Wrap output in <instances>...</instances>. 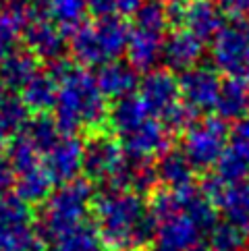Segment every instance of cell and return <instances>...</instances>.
<instances>
[{
	"label": "cell",
	"instance_id": "1",
	"mask_svg": "<svg viewBox=\"0 0 249 251\" xmlns=\"http://www.w3.org/2000/svg\"><path fill=\"white\" fill-rule=\"evenodd\" d=\"M149 212L156 222L154 251H191L199 245L203 232L212 230L216 220V212L206 193L198 191L193 185L158 193Z\"/></svg>",
	"mask_w": 249,
	"mask_h": 251
},
{
	"label": "cell",
	"instance_id": "2",
	"mask_svg": "<svg viewBox=\"0 0 249 251\" xmlns=\"http://www.w3.org/2000/svg\"><path fill=\"white\" fill-rule=\"evenodd\" d=\"M98 235L112 251H135L152 243L156 222L139 193L106 189L94 200Z\"/></svg>",
	"mask_w": 249,
	"mask_h": 251
},
{
	"label": "cell",
	"instance_id": "3",
	"mask_svg": "<svg viewBox=\"0 0 249 251\" xmlns=\"http://www.w3.org/2000/svg\"><path fill=\"white\" fill-rule=\"evenodd\" d=\"M54 81L60 83L58 92V129L75 131L79 125H98L106 119L104 96L96 79L83 69H75L69 62L58 60L50 69Z\"/></svg>",
	"mask_w": 249,
	"mask_h": 251
},
{
	"label": "cell",
	"instance_id": "4",
	"mask_svg": "<svg viewBox=\"0 0 249 251\" xmlns=\"http://www.w3.org/2000/svg\"><path fill=\"white\" fill-rule=\"evenodd\" d=\"M90 200H92V189L85 181L67 183L60 191L52 195L46 214L40 220L42 237L54 243L58 237H62L71 228H75L77 224H81Z\"/></svg>",
	"mask_w": 249,
	"mask_h": 251
},
{
	"label": "cell",
	"instance_id": "5",
	"mask_svg": "<svg viewBox=\"0 0 249 251\" xmlns=\"http://www.w3.org/2000/svg\"><path fill=\"white\" fill-rule=\"evenodd\" d=\"M230 133L226 125L218 116H206V119L193 121L185 129L183 137V154L191 162L193 168L206 170L210 166H218L220 158L226 151Z\"/></svg>",
	"mask_w": 249,
	"mask_h": 251
},
{
	"label": "cell",
	"instance_id": "6",
	"mask_svg": "<svg viewBox=\"0 0 249 251\" xmlns=\"http://www.w3.org/2000/svg\"><path fill=\"white\" fill-rule=\"evenodd\" d=\"M83 170L94 181H104L108 189L129 191V164L123 146L108 135H98L83 148Z\"/></svg>",
	"mask_w": 249,
	"mask_h": 251
},
{
	"label": "cell",
	"instance_id": "7",
	"mask_svg": "<svg viewBox=\"0 0 249 251\" xmlns=\"http://www.w3.org/2000/svg\"><path fill=\"white\" fill-rule=\"evenodd\" d=\"M212 58L216 69L228 79L247 81L249 79V21L235 19L224 23L214 42H212Z\"/></svg>",
	"mask_w": 249,
	"mask_h": 251
},
{
	"label": "cell",
	"instance_id": "8",
	"mask_svg": "<svg viewBox=\"0 0 249 251\" xmlns=\"http://www.w3.org/2000/svg\"><path fill=\"white\" fill-rule=\"evenodd\" d=\"M208 201L212 203L214 212H220L226 222L237 224L245 228L249 224V181L239 178V181H226L222 176H212L206 183Z\"/></svg>",
	"mask_w": 249,
	"mask_h": 251
},
{
	"label": "cell",
	"instance_id": "9",
	"mask_svg": "<svg viewBox=\"0 0 249 251\" xmlns=\"http://www.w3.org/2000/svg\"><path fill=\"white\" fill-rule=\"evenodd\" d=\"M139 100L162 125L183 106L179 81L168 71H149L139 83Z\"/></svg>",
	"mask_w": 249,
	"mask_h": 251
},
{
	"label": "cell",
	"instance_id": "10",
	"mask_svg": "<svg viewBox=\"0 0 249 251\" xmlns=\"http://www.w3.org/2000/svg\"><path fill=\"white\" fill-rule=\"evenodd\" d=\"M220 87L222 83L218 73L210 67H193L185 71L179 79L181 100L193 114L216 108Z\"/></svg>",
	"mask_w": 249,
	"mask_h": 251
},
{
	"label": "cell",
	"instance_id": "11",
	"mask_svg": "<svg viewBox=\"0 0 249 251\" xmlns=\"http://www.w3.org/2000/svg\"><path fill=\"white\" fill-rule=\"evenodd\" d=\"M33 241L31 214L19 197H0V251H21Z\"/></svg>",
	"mask_w": 249,
	"mask_h": 251
},
{
	"label": "cell",
	"instance_id": "12",
	"mask_svg": "<svg viewBox=\"0 0 249 251\" xmlns=\"http://www.w3.org/2000/svg\"><path fill=\"white\" fill-rule=\"evenodd\" d=\"M171 131L158 119H149L139 129L123 137V151L133 162H149L154 156L168 151Z\"/></svg>",
	"mask_w": 249,
	"mask_h": 251
},
{
	"label": "cell",
	"instance_id": "13",
	"mask_svg": "<svg viewBox=\"0 0 249 251\" xmlns=\"http://www.w3.org/2000/svg\"><path fill=\"white\" fill-rule=\"evenodd\" d=\"M179 25H185L199 40L216 38V33L224 27V13L214 0H183Z\"/></svg>",
	"mask_w": 249,
	"mask_h": 251
},
{
	"label": "cell",
	"instance_id": "14",
	"mask_svg": "<svg viewBox=\"0 0 249 251\" xmlns=\"http://www.w3.org/2000/svg\"><path fill=\"white\" fill-rule=\"evenodd\" d=\"M164 31L166 29L139 23H135V27H131L127 52L133 69H152L162 58V48L166 40Z\"/></svg>",
	"mask_w": 249,
	"mask_h": 251
},
{
	"label": "cell",
	"instance_id": "15",
	"mask_svg": "<svg viewBox=\"0 0 249 251\" xmlns=\"http://www.w3.org/2000/svg\"><path fill=\"white\" fill-rule=\"evenodd\" d=\"M228 139L230 146L218 162V176L239 181L249 175V116L235 125Z\"/></svg>",
	"mask_w": 249,
	"mask_h": 251
},
{
	"label": "cell",
	"instance_id": "16",
	"mask_svg": "<svg viewBox=\"0 0 249 251\" xmlns=\"http://www.w3.org/2000/svg\"><path fill=\"white\" fill-rule=\"evenodd\" d=\"M203 54V40L193 35L189 29H176L164 40L162 60L173 71H189L198 67Z\"/></svg>",
	"mask_w": 249,
	"mask_h": 251
},
{
	"label": "cell",
	"instance_id": "17",
	"mask_svg": "<svg viewBox=\"0 0 249 251\" xmlns=\"http://www.w3.org/2000/svg\"><path fill=\"white\" fill-rule=\"evenodd\" d=\"M44 168L48 170L52 181L71 183L79 170L83 168V146L73 135H67L48 151Z\"/></svg>",
	"mask_w": 249,
	"mask_h": 251
},
{
	"label": "cell",
	"instance_id": "18",
	"mask_svg": "<svg viewBox=\"0 0 249 251\" xmlns=\"http://www.w3.org/2000/svg\"><path fill=\"white\" fill-rule=\"evenodd\" d=\"M96 83L100 87L102 96L110 98H127L137 85V73L135 69L124 65V62H106L100 69V73L96 77Z\"/></svg>",
	"mask_w": 249,
	"mask_h": 251
},
{
	"label": "cell",
	"instance_id": "19",
	"mask_svg": "<svg viewBox=\"0 0 249 251\" xmlns=\"http://www.w3.org/2000/svg\"><path fill=\"white\" fill-rule=\"evenodd\" d=\"M94 31L98 42H100L106 62H112V58H117L123 50H127L131 27L121 17H114V15L102 17V19H98L94 23Z\"/></svg>",
	"mask_w": 249,
	"mask_h": 251
},
{
	"label": "cell",
	"instance_id": "20",
	"mask_svg": "<svg viewBox=\"0 0 249 251\" xmlns=\"http://www.w3.org/2000/svg\"><path fill=\"white\" fill-rule=\"evenodd\" d=\"M156 176L160 183H164L168 189H185L191 187L193 181V166L187 160V156L179 150H168L158 160Z\"/></svg>",
	"mask_w": 249,
	"mask_h": 251
},
{
	"label": "cell",
	"instance_id": "21",
	"mask_svg": "<svg viewBox=\"0 0 249 251\" xmlns=\"http://www.w3.org/2000/svg\"><path fill=\"white\" fill-rule=\"evenodd\" d=\"M218 119L222 121H243L245 114L249 112V85L247 81L239 79H228L222 83L220 96L216 102Z\"/></svg>",
	"mask_w": 249,
	"mask_h": 251
},
{
	"label": "cell",
	"instance_id": "22",
	"mask_svg": "<svg viewBox=\"0 0 249 251\" xmlns=\"http://www.w3.org/2000/svg\"><path fill=\"white\" fill-rule=\"evenodd\" d=\"M146 121H149V112L139 100V96H127L117 100V104L110 110V123L112 129L119 133L121 137L129 135L131 131L139 129Z\"/></svg>",
	"mask_w": 249,
	"mask_h": 251
},
{
	"label": "cell",
	"instance_id": "23",
	"mask_svg": "<svg viewBox=\"0 0 249 251\" xmlns=\"http://www.w3.org/2000/svg\"><path fill=\"white\" fill-rule=\"evenodd\" d=\"M25 40H27L31 52L48 58H58L62 52V42L60 33L52 27L46 21H33L27 25V33H25Z\"/></svg>",
	"mask_w": 249,
	"mask_h": 251
},
{
	"label": "cell",
	"instance_id": "24",
	"mask_svg": "<svg viewBox=\"0 0 249 251\" xmlns=\"http://www.w3.org/2000/svg\"><path fill=\"white\" fill-rule=\"evenodd\" d=\"M58 102V87L52 75H35L23 87V104L25 108L46 110Z\"/></svg>",
	"mask_w": 249,
	"mask_h": 251
},
{
	"label": "cell",
	"instance_id": "25",
	"mask_svg": "<svg viewBox=\"0 0 249 251\" xmlns=\"http://www.w3.org/2000/svg\"><path fill=\"white\" fill-rule=\"evenodd\" d=\"M56 251H102V239L92 224H77L54 241Z\"/></svg>",
	"mask_w": 249,
	"mask_h": 251
},
{
	"label": "cell",
	"instance_id": "26",
	"mask_svg": "<svg viewBox=\"0 0 249 251\" xmlns=\"http://www.w3.org/2000/svg\"><path fill=\"white\" fill-rule=\"evenodd\" d=\"M0 75H2L4 87H25L31 79L38 75L35 73V58L25 54V52H17V54L8 56L4 60L2 69H0Z\"/></svg>",
	"mask_w": 249,
	"mask_h": 251
},
{
	"label": "cell",
	"instance_id": "27",
	"mask_svg": "<svg viewBox=\"0 0 249 251\" xmlns=\"http://www.w3.org/2000/svg\"><path fill=\"white\" fill-rule=\"evenodd\" d=\"M52 176L48 175V170L44 166H38L29 170V173H23L19 176V183H17V193H19L21 201H42L46 200L52 187Z\"/></svg>",
	"mask_w": 249,
	"mask_h": 251
},
{
	"label": "cell",
	"instance_id": "28",
	"mask_svg": "<svg viewBox=\"0 0 249 251\" xmlns=\"http://www.w3.org/2000/svg\"><path fill=\"white\" fill-rule=\"evenodd\" d=\"M247 235L241 226L230 222L214 224L210 230V249L212 251H245Z\"/></svg>",
	"mask_w": 249,
	"mask_h": 251
},
{
	"label": "cell",
	"instance_id": "29",
	"mask_svg": "<svg viewBox=\"0 0 249 251\" xmlns=\"http://www.w3.org/2000/svg\"><path fill=\"white\" fill-rule=\"evenodd\" d=\"M73 50L77 58L85 65H106L104 52L100 48V42L96 38L94 25H81L73 33Z\"/></svg>",
	"mask_w": 249,
	"mask_h": 251
},
{
	"label": "cell",
	"instance_id": "30",
	"mask_svg": "<svg viewBox=\"0 0 249 251\" xmlns=\"http://www.w3.org/2000/svg\"><path fill=\"white\" fill-rule=\"evenodd\" d=\"M25 137H27L40 151H46L48 154V151L60 141L58 139V125L52 119H48L46 114H40L27 125Z\"/></svg>",
	"mask_w": 249,
	"mask_h": 251
},
{
	"label": "cell",
	"instance_id": "31",
	"mask_svg": "<svg viewBox=\"0 0 249 251\" xmlns=\"http://www.w3.org/2000/svg\"><path fill=\"white\" fill-rule=\"evenodd\" d=\"M8 164L19 175L29 173V170L40 166V150L25 135H19L8 150Z\"/></svg>",
	"mask_w": 249,
	"mask_h": 251
},
{
	"label": "cell",
	"instance_id": "32",
	"mask_svg": "<svg viewBox=\"0 0 249 251\" xmlns=\"http://www.w3.org/2000/svg\"><path fill=\"white\" fill-rule=\"evenodd\" d=\"M50 8L54 13V19L60 23L62 31H77L81 27L85 0H52Z\"/></svg>",
	"mask_w": 249,
	"mask_h": 251
},
{
	"label": "cell",
	"instance_id": "33",
	"mask_svg": "<svg viewBox=\"0 0 249 251\" xmlns=\"http://www.w3.org/2000/svg\"><path fill=\"white\" fill-rule=\"evenodd\" d=\"M25 114H27V108H25L23 100L11 98L6 94L2 100H0V133L17 131L25 123Z\"/></svg>",
	"mask_w": 249,
	"mask_h": 251
},
{
	"label": "cell",
	"instance_id": "34",
	"mask_svg": "<svg viewBox=\"0 0 249 251\" xmlns=\"http://www.w3.org/2000/svg\"><path fill=\"white\" fill-rule=\"evenodd\" d=\"M156 183V166H152L149 162H135L133 166H129V187H133L135 193L149 191Z\"/></svg>",
	"mask_w": 249,
	"mask_h": 251
},
{
	"label": "cell",
	"instance_id": "35",
	"mask_svg": "<svg viewBox=\"0 0 249 251\" xmlns=\"http://www.w3.org/2000/svg\"><path fill=\"white\" fill-rule=\"evenodd\" d=\"M15 25L8 21V17H0V58H4L13 48L15 42Z\"/></svg>",
	"mask_w": 249,
	"mask_h": 251
},
{
	"label": "cell",
	"instance_id": "36",
	"mask_svg": "<svg viewBox=\"0 0 249 251\" xmlns=\"http://www.w3.org/2000/svg\"><path fill=\"white\" fill-rule=\"evenodd\" d=\"M85 6H90V11L98 15V19L102 17H110L112 13H117V4L114 0H85Z\"/></svg>",
	"mask_w": 249,
	"mask_h": 251
},
{
	"label": "cell",
	"instance_id": "37",
	"mask_svg": "<svg viewBox=\"0 0 249 251\" xmlns=\"http://www.w3.org/2000/svg\"><path fill=\"white\" fill-rule=\"evenodd\" d=\"M220 6L237 15V19H241L243 15L249 13V0H220Z\"/></svg>",
	"mask_w": 249,
	"mask_h": 251
},
{
	"label": "cell",
	"instance_id": "38",
	"mask_svg": "<svg viewBox=\"0 0 249 251\" xmlns=\"http://www.w3.org/2000/svg\"><path fill=\"white\" fill-rule=\"evenodd\" d=\"M13 185V168L8 162L0 160V193H4Z\"/></svg>",
	"mask_w": 249,
	"mask_h": 251
},
{
	"label": "cell",
	"instance_id": "39",
	"mask_svg": "<svg viewBox=\"0 0 249 251\" xmlns=\"http://www.w3.org/2000/svg\"><path fill=\"white\" fill-rule=\"evenodd\" d=\"M114 4H117V13L135 15L144 2H141V0H114Z\"/></svg>",
	"mask_w": 249,
	"mask_h": 251
},
{
	"label": "cell",
	"instance_id": "40",
	"mask_svg": "<svg viewBox=\"0 0 249 251\" xmlns=\"http://www.w3.org/2000/svg\"><path fill=\"white\" fill-rule=\"evenodd\" d=\"M21 251H48V249H46V245H44V243H40V241L33 239L31 243H29L27 247H23Z\"/></svg>",
	"mask_w": 249,
	"mask_h": 251
},
{
	"label": "cell",
	"instance_id": "41",
	"mask_svg": "<svg viewBox=\"0 0 249 251\" xmlns=\"http://www.w3.org/2000/svg\"><path fill=\"white\" fill-rule=\"evenodd\" d=\"M191 251H212V249H210V245H201V243H199L198 247H193Z\"/></svg>",
	"mask_w": 249,
	"mask_h": 251
}]
</instances>
